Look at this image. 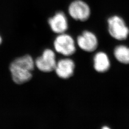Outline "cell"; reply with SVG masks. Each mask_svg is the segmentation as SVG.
Instances as JSON below:
<instances>
[{
  "instance_id": "cell-1",
  "label": "cell",
  "mask_w": 129,
  "mask_h": 129,
  "mask_svg": "<svg viewBox=\"0 0 129 129\" xmlns=\"http://www.w3.org/2000/svg\"><path fill=\"white\" fill-rule=\"evenodd\" d=\"M35 67V60L29 55H25L14 59L9 67L13 81L18 85L29 81L32 78V72Z\"/></svg>"
},
{
  "instance_id": "cell-2",
  "label": "cell",
  "mask_w": 129,
  "mask_h": 129,
  "mask_svg": "<svg viewBox=\"0 0 129 129\" xmlns=\"http://www.w3.org/2000/svg\"><path fill=\"white\" fill-rule=\"evenodd\" d=\"M108 30L112 37L118 40H124L129 34V28L123 19L118 15H113L108 20Z\"/></svg>"
},
{
  "instance_id": "cell-3",
  "label": "cell",
  "mask_w": 129,
  "mask_h": 129,
  "mask_svg": "<svg viewBox=\"0 0 129 129\" xmlns=\"http://www.w3.org/2000/svg\"><path fill=\"white\" fill-rule=\"evenodd\" d=\"M55 51L65 56L73 55L76 51L74 39L66 33L58 34L54 41Z\"/></svg>"
},
{
  "instance_id": "cell-4",
  "label": "cell",
  "mask_w": 129,
  "mask_h": 129,
  "mask_svg": "<svg viewBox=\"0 0 129 129\" xmlns=\"http://www.w3.org/2000/svg\"><path fill=\"white\" fill-rule=\"evenodd\" d=\"M68 11L72 18L81 22L86 21L91 15L90 6L83 0H74L71 2Z\"/></svg>"
},
{
  "instance_id": "cell-5",
  "label": "cell",
  "mask_w": 129,
  "mask_h": 129,
  "mask_svg": "<svg viewBox=\"0 0 129 129\" xmlns=\"http://www.w3.org/2000/svg\"><path fill=\"white\" fill-rule=\"evenodd\" d=\"M55 52L50 49H46L41 56L35 60V66L43 72H51L55 70L56 64Z\"/></svg>"
},
{
  "instance_id": "cell-6",
  "label": "cell",
  "mask_w": 129,
  "mask_h": 129,
  "mask_svg": "<svg viewBox=\"0 0 129 129\" xmlns=\"http://www.w3.org/2000/svg\"><path fill=\"white\" fill-rule=\"evenodd\" d=\"M51 30L56 34L64 33L69 28L68 18L64 12L59 11L48 20Z\"/></svg>"
},
{
  "instance_id": "cell-7",
  "label": "cell",
  "mask_w": 129,
  "mask_h": 129,
  "mask_svg": "<svg viewBox=\"0 0 129 129\" xmlns=\"http://www.w3.org/2000/svg\"><path fill=\"white\" fill-rule=\"evenodd\" d=\"M78 47L83 51L92 52L97 49L98 41L96 35L89 31H84L77 37Z\"/></svg>"
},
{
  "instance_id": "cell-8",
  "label": "cell",
  "mask_w": 129,
  "mask_h": 129,
  "mask_svg": "<svg viewBox=\"0 0 129 129\" xmlns=\"http://www.w3.org/2000/svg\"><path fill=\"white\" fill-rule=\"evenodd\" d=\"M75 69V64L74 61L69 58H65L56 62L54 71L59 78L66 79L73 75Z\"/></svg>"
},
{
  "instance_id": "cell-9",
  "label": "cell",
  "mask_w": 129,
  "mask_h": 129,
  "mask_svg": "<svg viewBox=\"0 0 129 129\" xmlns=\"http://www.w3.org/2000/svg\"><path fill=\"white\" fill-rule=\"evenodd\" d=\"M94 68L99 73L107 72L110 68V62L106 53L100 52L94 57Z\"/></svg>"
},
{
  "instance_id": "cell-10",
  "label": "cell",
  "mask_w": 129,
  "mask_h": 129,
  "mask_svg": "<svg viewBox=\"0 0 129 129\" xmlns=\"http://www.w3.org/2000/svg\"><path fill=\"white\" fill-rule=\"evenodd\" d=\"M114 54L116 58L120 62L129 64V48L124 46H117Z\"/></svg>"
},
{
  "instance_id": "cell-11",
  "label": "cell",
  "mask_w": 129,
  "mask_h": 129,
  "mask_svg": "<svg viewBox=\"0 0 129 129\" xmlns=\"http://www.w3.org/2000/svg\"><path fill=\"white\" fill-rule=\"evenodd\" d=\"M3 42V39H2V37H1V36H0V45H1V44Z\"/></svg>"
},
{
  "instance_id": "cell-12",
  "label": "cell",
  "mask_w": 129,
  "mask_h": 129,
  "mask_svg": "<svg viewBox=\"0 0 129 129\" xmlns=\"http://www.w3.org/2000/svg\"><path fill=\"white\" fill-rule=\"evenodd\" d=\"M105 128H106V129H109V128H108V127H103V129H105Z\"/></svg>"
}]
</instances>
